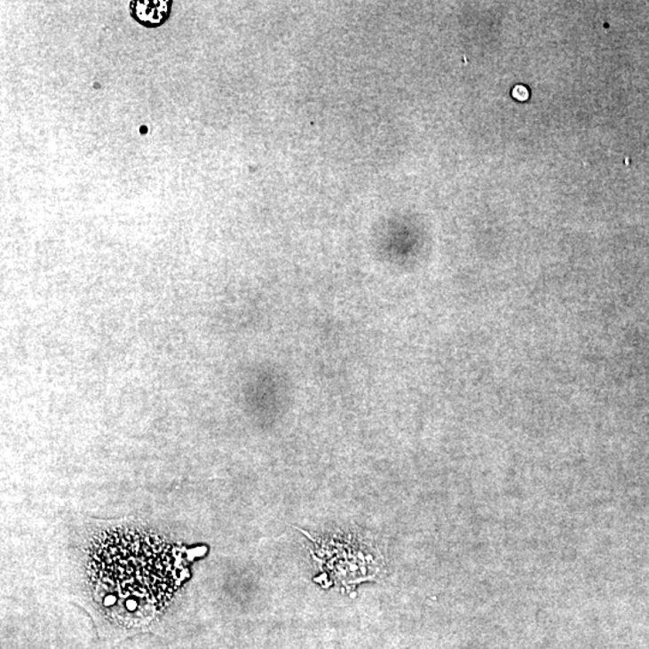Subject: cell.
I'll use <instances>...</instances> for the list:
<instances>
[{"mask_svg":"<svg viewBox=\"0 0 649 649\" xmlns=\"http://www.w3.org/2000/svg\"><path fill=\"white\" fill-rule=\"evenodd\" d=\"M172 0H135L131 3L132 19L146 28H158L170 19Z\"/></svg>","mask_w":649,"mask_h":649,"instance_id":"1","label":"cell"}]
</instances>
